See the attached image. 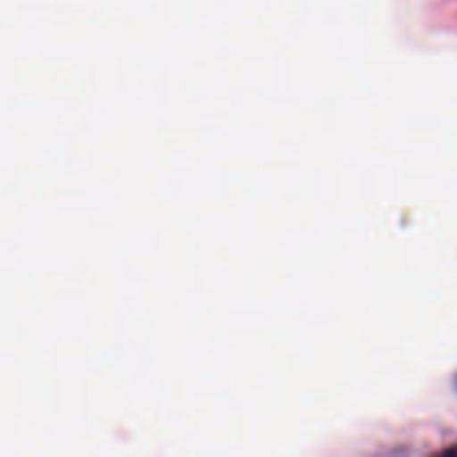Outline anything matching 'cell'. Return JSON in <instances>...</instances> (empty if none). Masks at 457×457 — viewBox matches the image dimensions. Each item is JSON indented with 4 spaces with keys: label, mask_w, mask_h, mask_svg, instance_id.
I'll return each instance as SVG.
<instances>
[{
    "label": "cell",
    "mask_w": 457,
    "mask_h": 457,
    "mask_svg": "<svg viewBox=\"0 0 457 457\" xmlns=\"http://www.w3.org/2000/svg\"><path fill=\"white\" fill-rule=\"evenodd\" d=\"M455 386H457V378H455Z\"/></svg>",
    "instance_id": "6da1fadb"
}]
</instances>
